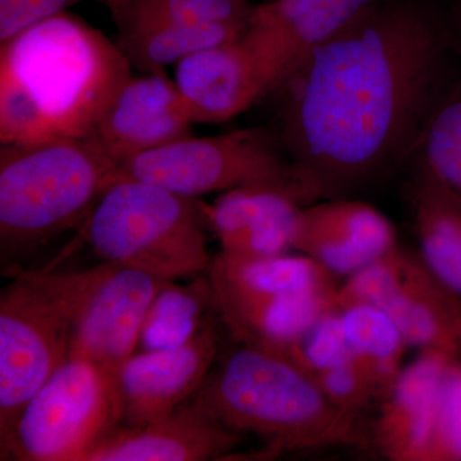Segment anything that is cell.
<instances>
[{
	"mask_svg": "<svg viewBox=\"0 0 461 461\" xmlns=\"http://www.w3.org/2000/svg\"><path fill=\"white\" fill-rule=\"evenodd\" d=\"M454 41L415 0H378L285 81L278 130L321 199L402 165L446 94Z\"/></svg>",
	"mask_w": 461,
	"mask_h": 461,
	"instance_id": "1",
	"label": "cell"
},
{
	"mask_svg": "<svg viewBox=\"0 0 461 461\" xmlns=\"http://www.w3.org/2000/svg\"><path fill=\"white\" fill-rule=\"evenodd\" d=\"M131 67L117 42L66 12L2 42V145L87 138Z\"/></svg>",
	"mask_w": 461,
	"mask_h": 461,
	"instance_id": "2",
	"label": "cell"
},
{
	"mask_svg": "<svg viewBox=\"0 0 461 461\" xmlns=\"http://www.w3.org/2000/svg\"><path fill=\"white\" fill-rule=\"evenodd\" d=\"M195 396L230 429L259 436L269 455L372 446L363 415L333 405L312 375L260 348L227 354Z\"/></svg>",
	"mask_w": 461,
	"mask_h": 461,
	"instance_id": "3",
	"label": "cell"
},
{
	"mask_svg": "<svg viewBox=\"0 0 461 461\" xmlns=\"http://www.w3.org/2000/svg\"><path fill=\"white\" fill-rule=\"evenodd\" d=\"M118 167L89 138L0 148V260L3 272L83 227Z\"/></svg>",
	"mask_w": 461,
	"mask_h": 461,
	"instance_id": "4",
	"label": "cell"
},
{
	"mask_svg": "<svg viewBox=\"0 0 461 461\" xmlns=\"http://www.w3.org/2000/svg\"><path fill=\"white\" fill-rule=\"evenodd\" d=\"M113 264L23 271L0 295V442L33 393L68 359L76 321Z\"/></svg>",
	"mask_w": 461,
	"mask_h": 461,
	"instance_id": "5",
	"label": "cell"
},
{
	"mask_svg": "<svg viewBox=\"0 0 461 461\" xmlns=\"http://www.w3.org/2000/svg\"><path fill=\"white\" fill-rule=\"evenodd\" d=\"M204 203L118 176L100 196L81 235L102 263L168 281L208 272Z\"/></svg>",
	"mask_w": 461,
	"mask_h": 461,
	"instance_id": "6",
	"label": "cell"
},
{
	"mask_svg": "<svg viewBox=\"0 0 461 461\" xmlns=\"http://www.w3.org/2000/svg\"><path fill=\"white\" fill-rule=\"evenodd\" d=\"M206 276L230 338L277 355L335 309L339 287L338 276L304 254L247 259L220 251Z\"/></svg>",
	"mask_w": 461,
	"mask_h": 461,
	"instance_id": "7",
	"label": "cell"
},
{
	"mask_svg": "<svg viewBox=\"0 0 461 461\" xmlns=\"http://www.w3.org/2000/svg\"><path fill=\"white\" fill-rule=\"evenodd\" d=\"M118 175L190 198L242 187H271L303 206L321 199L317 187L288 156L280 132L268 127L206 138L189 136L121 163Z\"/></svg>",
	"mask_w": 461,
	"mask_h": 461,
	"instance_id": "8",
	"label": "cell"
},
{
	"mask_svg": "<svg viewBox=\"0 0 461 461\" xmlns=\"http://www.w3.org/2000/svg\"><path fill=\"white\" fill-rule=\"evenodd\" d=\"M120 424L117 399L91 364L68 357L26 402L0 459L80 461Z\"/></svg>",
	"mask_w": 461,
	"mask_h": 461,
	"instance_id": "9",
	"label": "cell"
},
{
	"mask_svg": "<svg viewBox=\"0 0 461 461\" xmlns=\"http://www.w3.org/2000/svg\"><path fill=\"white\" fill-rule=\"evenodd\" d=\"M377 306L409 346L461 359V299L429 271L420 254L399 245L339 285L335 309Z\"/></svg>",
	"mask_w": 461,
	"mask_h": 461,
	"instance_id": "10",
	"label": "cell"
},
{
	"mask_svg": "<svg viewBox=\"0 0 461 461\" xmlns=\"http://www.w3.org/2000/svg\"><path fill=\"white\" fill-rule=\"evenodd\" d=\"M168 282L150 273L112 266L76 321L68 357L91 364L114 393L117 405L121 372L138 350L154 297Z\"/></svg>",
	"mask_w": 461,
	"mask_h": 461,
	"instance_id": "11",
	"label": "cell"
},
{
	"mask_svg": "<svg viewBox=\"0 0 461 461\" xmlns=\"http://www.w3.org/2000/svg\"><path fill=\"white\" fill-rule=\"evenodd\" d=\"M378 0H271L254 5L241 41L271 91L280 89L309 54Z\"/></svg>",
	"mask_w": 461,
	"mask_h": 461,
	"instance_id": "12",
	"label": "cell"
},
{
	"mask_svg": "<svg viewBox=\"0 0 461 461\" xmlns=\"http://www.w3.org/2000/svg\"><path fill=\"white\" fill-rule=\"evenodd\" d=\"M218 351L211 320L185 344L133 354L118 381L120 424L141 426L177 411L204 384Z\"/></svg>",
	"mask_w": 461,
	"mask_h": 461,
	"instance_id": "13",
	"label": "cell"
},
{
	"mask_svg": "<svg viewBox=\"0 0 461 461\" xmlns=\"http://www.w3.org/2000/svg\"><path fill=\"white\" fill-rule=\"evenodd\" d=\"M194 123L175 80L150 72L123 85L87 138L118 167L193 136Z\"/></svg>",
	"mask_w": 461,
	"mask_h": 461,
	"instance_id": "14",
	"label": "cell"
},
{
	"mask_svg": "<svg viewBox=\"0 0 461 461\" xmlns=\"http://www.w3.org/2000/svg\"><path fill=\"white\" fill-rule=\"evenodd\" d=\"M240 433L194 397L177 411L141 426L118 424L80 461H204L224 459L236 450Z\"/></svg>",
	"mask_w": 461,
	"mask_h": 461,
	"instance_id": "15",
	"label": "cell"
},
{
	"mask_svg": "<svg viewBox=\"0 0 461 461\" xmlns=\"http://www.w3.org/2000/svg\"><path fill=\"white\" fill-rule=\"evenodd\" d=\"M393 224L372 205L330 199L303 206L294 250L338 276L348 277L396 247Z\"/></svg>",
	"mask_w": 461,
	"mask_h": 461,
	"instance_id": "16",
	"label": "cell"
},
{
	"mask_svg": "<svg viewBox=\"0 0 461 461\" xmlns=\"http://www.w3.org/2000/svg\"><path fill=\"white\" fill-rule=\"evenodd\" d=\"M173 80L195 123L229 121L271 93L241 38L185 58L176 65Z\"/></svg>",
	"mask_w": 461,
	"mask_h": 461,
	"instance_id": "17",
	"label": "cell"
},
{
	"mask_svg": "<svg viewBox=\"0 0 461 461\" xmlns=\"http://www.w3.org/2000/svg\"><path fill=\"white\" fill-rule=\"evenodd\" d=\"M303 205L271 187H242L204 204L209 230L229 256L264 259L286 256L294 249Z\"/></svg>",
	"mask_w": 461,
	"mask_h": 461,
	"instance_id": "18",
	"label": "cell"
},
{
	"mask_svg": "<svg viewBox=\"0 0 461 461\" xmlns=\"http://www.w3.org/2000/svg\"><path fill=\"white\" fill-rule=\"evenodd\" d=\"M450 357L421 351L381 400L372 446L393 461H426L435 424L439 382Z\"/></svg>",
	"mask_w": 461,
	"mask_h": 461,
	"instance_id": "19",
	"label": "cell"
},
{
	"mask_svg": "<svg viewBox=\"0 0 461 461\" xmlns=\"http://www.w3.org/2000/svg\"><path fill=\"white\" fill-rule=\"evenodd\" d=\"M248 23H177L118 30L117 45L142 74L166 71L206 48L236 41Z\"/></svg>",
	"mask_w": 461,
	"mask_h": 461,
	"instance_id": "20",
	"label": "cell"
},
{
	"mask_svg": "<svg viewBox=\"0 0 461 461\" xmlns=\"http://www.w3.org/2000/svg\"><path fill=\"white\" fill-rule=\"evenodd\" d=\"M339 313L355 362L372 379L384 399L403 369L408 342L393 321L377 306L355 304L339 309Z\"/></svg>",
	"mask_w": 461,
	"mask_h": 461,
	"instance_id": "21",
	"label": "cell"
},
{
	"mask_svg": "<svg viewBox=\"0 0 461 461\" xmlns=\"http://www.w3.org/2000/svg\"><path fill=\"white\" fill-rule=\"evenodd\" d=\"M211 313L214 306L208 276L194 277L189 284L169 281L149 308L138 348L159 350L185 344L204 329Z\"/></svg>",
	"mask_w": 461,
	"mask_h": 461,
	"instance_id": "22",
	"label": "cell"
},
{
	"mask_svg": "<svg viewBox=\"0 0 461 461\" xmlns=\"http://www.w3.org/2000/svg\"><path fill=\"white\" fill-rule=\"evenodd\" d=\"M414 208L421 260L461 299L460 206L418 178Z\"/></svg>",
	"mask_w": 461,
	"mask_h": 461,
	"instance_id": "23",
	"label": "cell"
},
{
	"mask_svg": "<svg viewBox=\"0 0 461 461\" xmlns=\"http://www.w3.org/2000/svg\"><path fill=\"white\" fill-rule=\"evenodd\" d=\"M415 153L418 178L461 208V80L439 100Z\"/></svg>",
	"mask_w": 461,
	"mask_h": 461,
	"instance_id": "24",
	"label": "cell"
},
{
	"mask_svg": "<svg viewBox=\"0 0 461 461\" xmlns=\"http://www.w3.org/2000/svg\"><path fill=\"white\" fill-rule=\"evenodd\" d=\"M117 30L177 23H248L249 0H105Z\"/></svg>",
	"mask_w": 461,
	"mask_h": 461,
	"instance_id": "25",
	"label": "cell"
},
{
	"mask_svg": "<svg viewBox=\"0 0 461 461\" xmlns=\"http://www.w3.org/2000/svg\"><path fill=\"white\" fill-rule=\"evenodd\" d=\"M281 357L312 377L350 362L354 355L346 339L339 311L332 309L318 318Z\"/></svg>",
	"mask_w": 461,
	"mask_h": 461,
	"instance_id": "26",
	"label": "cell"
},
{
	"mask_svg": "<svg viewBox=\"0 0 461 461\" xmlns=\"http://www.w3.org/2000/svg\"><path fill=\"white\" fill-rule=\"evenodd\" d=\"M426 461H461V359L446 366Z\"/></svg>",
	"mask_w": 461,
	"mask_h": 461,
	"instance_id": "27",
	"label": "cell"
},
{
	"mask_svg": "<svg viewBox=\"0 0 461 461\" xmlns=\"http://www.w3.org/2000/svg\"><path fill=\"white\" fill-rule=\"evenodd\" d=\"M313 378L330 402L342 411L363 415L373 402H381L378 388L354 357L350 362L318 373Z\"/></svg>",
	"mask_w": 461,
	"mask_h": 461,
	"instance_id": "28",
	"label": "cell"
},
{
	"mask_svg": "<svg viewBox=\"0 0 461 461\" xmlns=\"http://www.w3.org/2000/svg\"><path fill=\"white\" fill-rule=\"evenodd\" d=\"M83 0H0V42ZM105 3V0H98Z\"/></svg>",
	"mask_w": 461,
	"mask_h": 461,
	"instance_id": "29",
	"label": "cell"
}]
</instances>
